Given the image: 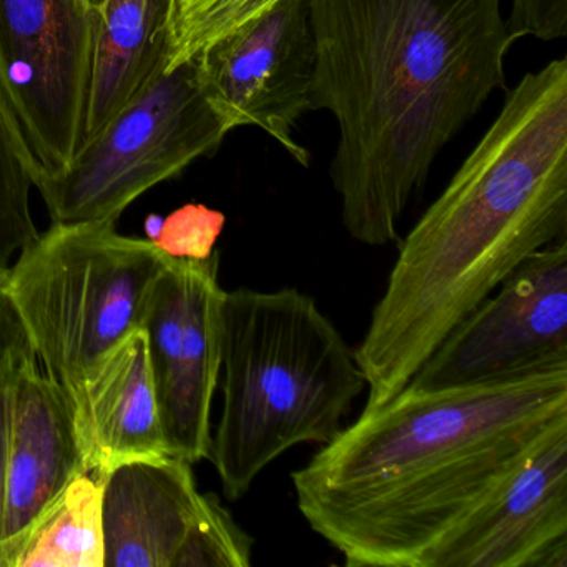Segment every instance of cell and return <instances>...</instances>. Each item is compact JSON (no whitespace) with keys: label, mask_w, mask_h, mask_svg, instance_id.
I'll return each mask as SVG.
<instances>
[{"label":"cell","mask_w":567,"mask_h":567,"mask_svg":"<svg viewBox=\"0 0 567 567\" xmlns=\"http://www.w3.org/2000/svg\"><path fill=\"white\" fill-rule=\"evenodd\" d=\"M277 0H171L167 64L178 68L227 32L255 18Z\"/></svg>","instance_id":"obj_17"},{"label":"cell","mask_w":567,"mask_h":567,"mask_svg":"<svg viewBox=\"0 0 567 567\" xmlns=\"http://www.w3.org/2000/svg\"><path fill=\"white\" fill-rule=\"evenodd\" d=\"M225 227V215L202 204H188L162 220L152 238L172 258L207 260Z\"/></svg>","instance_id":"obj_20"},{"label":"cell","mask_w":567,"mask_h":567,"mask_svg":"<svg viewBox=\"0 0 567 567\" xmlns=\"http://www.w3.org/2000/svg\"><path fill=\"white\" fill-rule=\"evenodd\" d=\"M99 24L85 0H0V101L32 185L84 144Z\"/></svg>","instance_id":"obj_7"},{"label":"cell","mask_w":567,"mask_h":567,"mask_svg":"<svg viewBox=\"0 0 567 567\" xmlns=\"http://www.w3.org/2000/svg\"><path fill=\"white\" fill-rule=\"evenodd\" d=\"M171 260L154 241L125 237L111 221L52 224L9 268L6 287L35 357L68 391L75 416L99 361L141 330Z\"/></svg>","instance_id":"obj_5"},{"label":"cell","mask_w":567,"mask_h":567,"mask_svg":"<svg viewBox=\"0 0 567 567\" xmlns=\"http://www.w3.org/2000/svg\"><path fill=\"white\" fill-rule=\"evenodd\" d=\"M192 59L202 94L227 132L261 128L298 164L310 165L293 138L311 111L317 72L310 0H277Z\"/></svg>","instance_id":"obj_10"},{"label":"cell","mask_w":567,"mask_h":567,"mask_svg":"<svg viewBox=\"0 0 567 567\" xmlns=\"http://www.w3.org/2000/svg\"><path fill=\"white\" fill-rule=\"evenodd\" d=\"M254 539L235 523L215 494H205L175 557L174 567H250Z\"/></svg>","instance_id":"obj_19"},{"label":"cell","mask_w":567,"mask_h":567,"mask_svg":"<svg viewBox=\"0 0 567 567\" xmlns=\"http://www.w3.org/2000/svg\"><path fill=\"white\" fill-rule=\"evenodd\" d=\"M99 480L104 567H174L205 501L192 464L177 456L127 461Z\"/></svg>","instance_id":"obj_13"},{"label":"cell","mask_w":567,"mask_h":567,"mask_svg":"<svg viewBox=\"0 0 567 567\" xmlns=\"http://www.w3.org/2000/svg\"><path fill=\"white\" fill-rule=\"evenodd\" d=\"M424 567H567V427L454 527Z\"/></svg>","instance_id":"obj_11"},{"label":"cell","mask_w":567,"mask_h":567,"mask_svg":"<svg viewBox=\"0 0 567 567\" xmlns=\"http://www.w3.org/2000/svg\"><path fill=\"white\" fill-rule=\"evenodd\" d=\"M560 427L567 368L443 390L406 384L291 473L298 511L347 566L424 567Z\"/></svg>","instance_id":"obj_2"},{"label":"cell","mask_w":567,"mask_h":567,"mask_svg":"<svg viewBox=\"0 0 567 567\" xmlns=\"http://www.w3.org/2000/svg\"><path fill=\"white\" fill-rule=\"evenodd\" d=\"M89 473L68 391L39 367L38 357L19 364L12 401L0 567H12L35 524L65 487Z\"/></svg>","instance_id":"obj_12"},{"label":"cell","mask_w":567,"mask_h":567,"mask_svg":"<svg viewBox=\"0 0 567 567\" xmlns=\"http://www.w3.org/2000/svg\"><path fill=\"white\" fill-rule=\"evenodd\" d=\"M311 111L333 114L330 175L358 244L384 247L444 145L504 89L501 0H310Z\"/></svg>","instance_id":"obj_1"},{"label":"cell","mask_w":567,"mask_h":567,"mask_svg":"<svg viewBox=\"0 0 567 567\" xmlns=\"http://www.w3.org/2000/svg\"><path fill=\"white\" fill-rule=\"evenodd\" d=\"M227 135L190 59L162 68L65 171L34 188L52 224H117L132 202L214 155Z\"/></svg>","instance_id":"obj_6"},{"label":"cell","mask_w":567,"mask_h":567,"mask_svg":"<svg viewBox=\"0 0 567 567\" xmlns=\"http://www.w3.org/2000/svg\"><path fill=\"white\" fill-rule=\"evenodd\" d=\"M514 41L523 38L553 42L567 35V0H513L506 19Z\"/></svg>","instance_id":"obj_21"},{"label":"cell","mask_w":567,"mask_h":567,"mask_svg":"<svg viewBox=\"0 0 567 567\" xmlns=\"http://www.w3.org/2000/svg\"><path fill=\"white\" fill-rule=\"evenodd\" d=\"M567 368V240L527 257L437 344L416 390L474 386Z\"/></svg>","instance_id":"obj_8"},{"label":"cell","mask_w":567,"mask_h":567,"mask_svg":"<svg viewBox=\"0 0 567 567\" xmlns=\"http://www.w3.org/2000/svg\"><path fill=\"white\" fill-rule=\"evenodd\" d=\"M12 567H104L102 484L85 473L71 481L35 524Z\"/></svg>","instance_id":"obj_16"},{"label":"cell","mask_w":567,"mask_h":567,"mask_svg":"<svg viewBox=\"0 0 567 567\" xmlns=\"http://www.w3.org/2000/svg\"><path fill=\"white\" fill-rule=\"evenodd\" d=\"M85 2H87L89 8H91L92 11L97 12V14H101L102 9L107 4V0H85Z\"/></svg>","instance_id":"obj_24"},{"label":"cell","mask_w":567,"mask_h":567,"mask_svg":"<svg viewBox=\"0 0 567 567\" xmlns=\"http://www.w3.org/2000/svg\"><path fill=\"white\" fill-rule=\"evenodd\" d=\"M31 174L0 101V280L12 258L39 237L31 212Z\"/></svg>","instance_id":"obj_18"},{"label":"cell","mask_w":567,"mask_h":567,"mask_svg":"<svg viewBox=\"0 0 567 567\" xmlns=\"http://www.w3.org/2000/svg\"><path fill=\"white\" fill-rule=\"evenodd\" d=\"M168 4L107 0L102 9L82 147L167 64Z\"/></svg>","instance_id":"obj_15"},{"label":"cell","mask_w":567,"mask_h":567,"mask_svg":"<svg viewBox=\"0 0 567 567\" xmlns=\"http://www.w3.org/2000/svg\"><path fill=\"white\" fill-rule=\"evenodd\" d=\"M87 471L101 477L134 460L171 456L144 330L112 348L89 374L78 416Z\"/></svg>","instance_id":"obj_14"},{"label":"cell","mask_w":567,"mask_h":567,"mask_svg":"<svg viewBox=\"0 0 567 567\" xmlns=\"http://www.w3.org/2000/svg\"><path fill=\"white\" fill-rule=\"evenodd\" d=\"M25 354H35L28 328L6 287V281L0 280V368L12 357Z\"/></svg>","instance_id":"obj_23"},{"label":"cell","mask_w":567,"mask_h":567,"mask_svg":"<svg viewBox=\"0 0 567 567\" xmlns=\"http://www.w3.org/2000/svg\"><path fill=\"white\" fill-rule=\"evenodd\" d=\"M28 357H12L0 368V546L4 534L6 484H8L9 443H11L12 401L19 364Z\"/></svg>","instance_id":"obj_22"},{"label":"cell","mask_w":567,"mask_h":567,"mask_svg":"<svg viewBox=\"0 0 567 567\" xmlns=\"http://www.w3.org/2000/svg\"><path fill=\"white\" fill-rule=\"evenodd\" d=\"M220 254L172 258L142 321L158 416L171 456L210 460L212 403L221 373Z\"/></svg>","instance_id":"obj_9"},{"label":"cell","mask_w":567,"mask_h":567,"mask_svg":"<svg viewBox=\"0 0 567 567\" xmlns=\"http://www.w3.org/2000/svg\"><path fill=\"white\" fill-rule=\"evenodd\" d=\"M221 370L210 460L228 501L291 447L333 441L367 388L343 334L297 288L227 291Z\"/></svg>","instance_id":"obj_4"},{"label":"cell","mask_w":567,"mask_h":567,"mask_svg":"<svg viewBox=\"0 0 567 567\" xmlns=\"http://www.w3.org/2000/svg\"><path fill=\"white\" fill-rule=\"evenodd\" d=\"M567 235V59L524 75L401 244L354 350L364 410L396 396L527 257Z\"/></svg>","instance_id":"obj_3"}]
</instances>
